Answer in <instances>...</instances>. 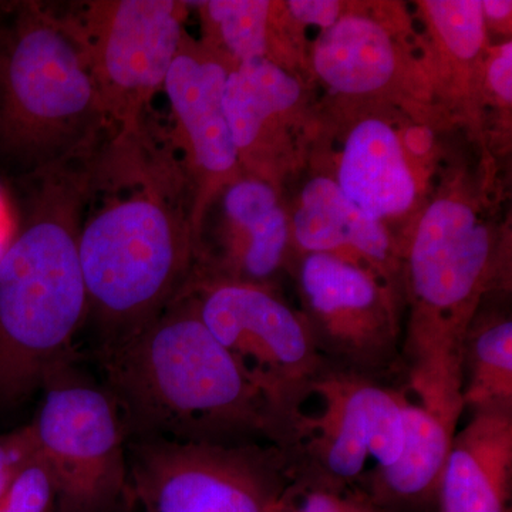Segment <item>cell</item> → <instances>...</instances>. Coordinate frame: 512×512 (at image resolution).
I'll return each mask as SVG.
<instances>
[{"mask_svg": "<svg viewBox=\"0 0 512 512\" xmlns=\"http://www.w3.org/2000/svg\"><path fill=\"white\" fill-rule=\"evenodd\" d=\"M488 79L491 87L501 99L511 103L512 100V43L501 47L500 53L490 64Z\"/></svg>", "mask_w": 512, "mask_h": 512, "instance_id": "25", "label": "cell"}, {"mask_svg": "<svg viewBox=\"0 0 512 512\" xmlns=\"http://www.w3.org/2000/svg\"><path fill=\"white\" fill-rule=\"evenodd\" d=\"M109 130L72 13L16 3L0 26V158L26 177L89 153Z\"/></svg>", "mask_w": 512, "mask_h": 512, "instance_id": "4", "label": "cell"}, {"mask_svg": "<svg viewBox=\"0 0 512 512\" xmlns=\"http://www.w3.org/2000/svg\"><path fill=\"white\" fill-rule=\"evenodd\" d=\"M288 8L293 18L322 29L332 28L339 20L340 5L335 0H292Z\"/></svg>", "mask_w": 512, "mask_h": 512, "instance_id": "24", "label": "cell"}, {"mask_svg": "<svg viewBox=\"0 0 512 512\" xmlns=\"http://www.w3.org/2000/svg\"><path fill=\"white\" fill-rule=\"evenodd\" d=\"M42 389L30 429L60 512H111L131 501L127 437L109 392L84 379L70 359Z\"/></svg>", "mask_w": 512, "mask_h": 512, "instance_id": "7", "label": "cell"}, {"mask_svg": "<svg viewBox=\"0 0 512 512\" xmlns=\"http://www.w3.org/2000/svg\"><path fill=\"white\" fill-rule=\"evenodd\" d=\"M208 28L214 30L218 42L235 66L266 59L268 23L271 3L266 0H210L197 2Z\"/></svg>", "mask_w": 512, "mask_h": 512, "instance_id": "19", "label": "cell"}, {"mask_svg": "<svg viewBox=\"0 0 512 512\" xmlns=\"http://www.w3.org/2000/svg\"><path fill=\"white\" fill-rule=\"evenodd\" d=\"M483 5L484 15L491 19H505L511 15L512 2L510 0H485Z\"/></svg>", "mask_w": 512, "mask_h": 512, "instance_id": "26", "label": "cell"}, {"mask_svg": "<svg viewBox=\"0 0 512 512\" xmlns=\"http://www.w3.org/2000/svg\"><path fill=\"white\" fill-rule=\"evenodd\" d=\"M301 84L268 59L251 60L229 70L222 107L239 163L249 160L276 114L295 106Z\"/></svg>", "mask_w": 512, "mask_h": 512, "instance_id": "17", "label": "cell"}, {"mask_svg": "<svg viewBox=\"0 0 512 512\" xmlns=\"http://www.w3.org/2000/svg\"><path fill=\"white\" fill-rule=\"evenodd\" d=\"M464 410L512 412V322L507 316L473 320L461 359Z\"/></svg>", "mask_w": 512, "mask_h": 512, "instance_id": "18", "label": "cell"}, {"mask_svg": "<svg viewBox=\"0 0 512 512\" xmlns=\"http://www.w3.org/2000/svg\"><path fill=\"white\" fill-rule=\"evenodd\" d=\"M338 180L343 194L377 221L409 210L416 198V183L399 138L382 120H365L353 128Z\"/></svg>", "mask_w": 512, "mask_h": 512, "instance_id": "14", "label": "cell"}, {"mask_svg": "<svg viewBox=\"0 0 512 512\" xmlns=\"http://www.w3.org/2000/svg\"><path fill=\"white\" fill-rule=\"evenodd\" d=\"M431 22L448 50L458 59L470 60L484 43V10L478 0H429Z\"/></svg>", "mask_w": 512, "mask_h": 512, "instance_id": "20", "label": "cell"}, {"mask_svg": "<svg viewBox=\"0 0 512 512\" xmlns=\"http://www.w3.org/2000/svg\"><path fill=\"white\" fill-rule=\"evenodd\" d=\"M222 208L231 229L225 252L208 271L194 278L268 285L284 262L288 224L275 191L264 181H231Z\"/></svg>", "mask_w": 512, "mask_h": 512, "instance_id": "12", "label": "cell"}, {"mask_svg": "<svg viewBox=\"0 0 512 512\" xmlns=\"http://www.w3.org/2000/svg\"><path fill=\"white\" fill-rule=\"evenodd\" d=\"M111 512H133L131 511V501H128V503L121 505L117 510Z\"/></svg>", "mask_w": 512, "mask_h": 512, "instance_id": "27", "label": "cell"}, {"mask_svg": "<svg viewBox=\"0 0 512 512\" xmlns=\"http://www.w3.org/2000/svg\"><path fill=\"white\" fill-rule=\"evenodd\" d=\"M188 3L92 0L72 13L89 50L111 130L128 131L150 116L185 35Z\"/></svg>", "mask_w": 512, "mask_h": 512, "instance_id": "9", "label": "cell"}, {"mask_svg": "<svg viewBox=\"0 0 512 512\" xmlns=\"http://www.w3.org/2000/svg\"><path fill=\"white\" fill-rule=\"evenodd\" d=\"M231 66L215 53L195 45L185 33L165 79L164 90L175 121V137L185 154V173L194 195V227L200 234L202 207L210 192L231 183L238 170L222 92Z\"/></svg>", "mask_w": 512, "mask_h": 512, "instance_id": "10", "label": "cell"}, {"mask_svg": "<svg viewBox=\"0 0 512 512\" xmlns=\"http://www.w3.org/2000/svg\"><path fill=\"white\" fill-rule=\"evenodd\" d=\"M313 394L316 416L303 413L284 454L293 483L346 490L359 487L367 458L375 467L397 460L403 447L406 394L389 383L326 367Z\"/></svg>", "mask_w": 512, "mask_h": 512, "instance_id": "8", "label": "cell"}, {"mask_svg": "<svg viewBox=\"0 0 512 512\" xmlns=\"http://www.w3.org/2000/svg\"><path fill=\"white\" fill-rule=\"evenodd\" d=\"M207 328L275 414L284 450L325 372L305 320L266 286L194 278L187 286Z\"/></svg>", "mask_w": 512, "mask_h": 512, "instance_id": "6", "label": "cell"}, {"mask_svg": "<svg viewBox=\"0 0 512 512\" xmlns=\"http://www.w3.org/2000/svg\"><path fill=\"white\" fill-rule=\"evenodd\" d=\"M313 64L320 79L335 92L366 94L390 82L396 57L392 40L379 23L345 16L320 36Z\"/></svg>", "mask_w": 512, "mask_h": 512, "instance_id": "16", "label": "cell"}, {"mask_svg": "<svg viewBox=\"0 0 512 512\" xmlns=\"http://www.w3.org/2000/svg\"><path fill=\"white\" fill-rule=\"evenodd\" d=\"M131 501L144 512H286L293 478L279 448L128 441Z\"/></svg>", "mask_w": 512, "mask_h": 512, "instance_id": "5", "label": "cell"}, {"mask_svg": "<svg viewBox=\"0 0 512 512\" xmlns=\"http://www.w3.org/2000/svg\"><path fill=\"white\" fill-rule=\"evenodd\" d=\"M192 185L150 116L89 157L79 252L101 348L163 312L197 271Z\"/></svg>", "mask_w": 512, "mask_h": 512, "instance_id": "1", "label": "cell"}, {"mask_svg": "<svg viewBox=\"0 0 512 512\" xmlns=\"http://www.w3.org/2000/svg\"><path fill=\"white\" fill-rule=\"evenodd\" d=\"M90 154L20 178L18 229L0 255V406L42 389L89 315L79 234Z\"/></svg>", "mask_w": 512, "mask_h": 512, "instance_id": "3", "label": "cell"}, {"mask_svg": "<svg viewBox=\"0 0 512 512\" xmlns=\"http://www.w3.org/2000/svg\"><path fill=\"white\" fill-rule=\"evenodd\" d=\"M55 507L52 478L36 453L0 498V512H53Z\"/></svg>", "mask_w": 512, "mask_h": 512, "instance_id": "21", "label": "cell"}, {"mask_svg": "<svg viewBox=\"0 0 512 512\" xmlns=\"http://www.w3.org/2000/svg\"><path fill=\"white\" fill-rule=\"evenodd\" d=\"M404 437L400 456L387 467H373L360 480L367 497L387 512L439 508L441 478L454 434L433 414L409 399L403 403Z\"/></svg>", "mask_w": 512, "mask_h": 512, "instance_id": "13", "label": "cell"}, {"mask_svg": "<svg viewBox=\"0 0 512 512\" xmlns=\"http://www.w3.org/2000/svg\"><path fill=\"white\" fill-rule=\"evenodd\" d=\"M36 444L30 424L0 436V498L20 470L36 456Z\"/></svg>", "mask_w": 512, "mask_h": 512, "instance_id": "23", "label": "cell"}, {"mask_svg": "<svg viewBox=\"0 0 512 512\" xmlns=\"http://www.w3.org/2000/svg\"><path fill=\"white\" fill-rule=\"evenodd\" d=\"M512 412H476L451 440L440 512H510Z\"/></svg>", "mask_w": 512, "mask_h": 512, "instance_id": "11", "label": "cell"}, {"mask_svg": "<svg viewBox=\"0 0 512 512\" xmlns=\"http://www.w3.org/2000/svg\"><path fill=\"white\" fill-rule=\"evenodd\" d=\"M296 242L308 254H335L350 248L386 275L392 244L380 221L369 217L329 178H313L303 188L301 207L293 222Z\"/></svg>", "mask_w": 512, "mask_h": 512, "instance_id": "15", "label": "cell"}, {"mask_svg": "<svg viewBox=\"0 0 512 512\" xmlns=\"http://www.w3.org/2000/svg\"><path fill=\"white\" fill-rule=\"evenodd\" d=\"M286 512H387L377 507L360 487L333 490L293 483Z\"/></svg>", "mask_w": 512, "mask_h": 512, "instance_id": "22", "label": "cell"}, {"mask_svg": "<svg viewBox=\"0 0 512 512\" xmlns=\"http://www.w3.org/2000/svg\"><path fill=\"white\" fill-rule=\"evenodd\" d=\"M104 389L128 441L266 444L284 450L261 393L201 319L190 291L101 348Z\"/></svg>", "mask_w": 512, "mask_h": 512, "instance_id": "2", "label": "cell"}]
</instances>
